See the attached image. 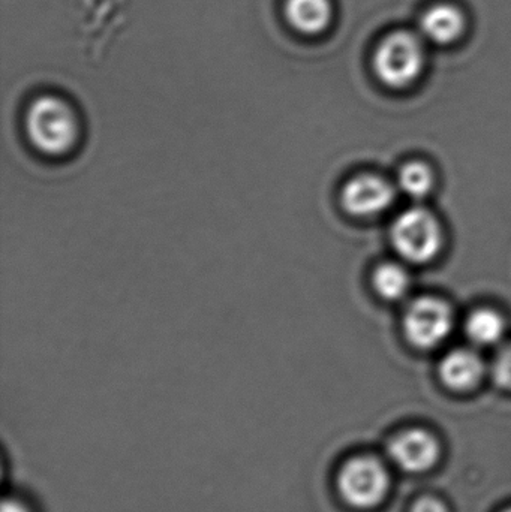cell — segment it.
<instances>
[{"instance_id":"cell-1","label":"cell","mask_w":511,"mask_h":512,"mask_svg":"<svg viewBox=\"0 0 511 512\" xmlns=\"http://www.w3.org/2000/svg\"><path fill=\"white\" fill-rule=\"evenodd\" d=\"M24 125L32 146L50 158L71 155L81 137L77 113L68 101L59 96L36 98L27 108Z\"/></svg>"},{"instance_id":"cell-2","label":"cell","mask_w":511,"mask_h":512,"mask_svg":"<svg viewBox=\"0 0 511 512\" xmlns=\"http://www.w3.org/2000/svg\"><path fill=\"white\" fill-rule=\"evenodd\" d=\"M393 248L402 259L423 265L434 261L444 248L440 219L423 207L405 210L390 228Z\"/></svg>"},{"instance_id":"cell-3","label":"cell","mask_w":511,"mask_h":512,"mask_svg":"<svg viewBox=\"0 0 511 512\" xmlns=\"http://www.w3.org/2000/svg\"><path fill=\"white\" fill-rule=\"evenodd\" d=\"M425 54L416 36L407 32L390 35L375 53L378 78L393 89L411 86L422 74Z\"/></svg>"},{"instance_id":"cell-4","label":"cell","mask_w":511,"mask_h":512,"mask_svg":"<svg viewBox=\"0 0 511 512\" xmlns=\"http://www.w3.org/2000/svg\"><path fill=\"white\" fill-rule=\"evenodd\" d=\"M455 325L453 309L437 297H422L408 306L404 315V333L414 348L429 351L449 339Z\"/></svg>"},{"instance_id":"cell-5","label":"cell","mask_w":511,"mask_h":512,"mask_svg":"<svg viewBox=\"0 0 511 512\" xmlns=\"http://www.w3.org/2000/svg\"><path fill=\"white\" fill-rule=\"evenodd\" d=\"M338 489L351 507L374 508L386 498L389 475L378 460L357 457L339 472Z\"/></svg>"},{"instance_id":"cell-6","label":"cell","mask_w":511,"mask_h":512,"mask_svg":"<svg viewBox=\"0 0 511 512\" xmlns=\"http://www.w3.org/2000/svg\"><path fill=\"white\" fill-rule=\"evenodd\" d=\"M396 198V189L389 180L377 174L351 177L341 191V206L354 218L369 219L387 212Z\"/></svg>"},{"instance_id":"cell-7","label":"cell","mask_w":511,"mask_h":512,"mask_svg":"<svg viewBox=\"0 0 511 512\" xmlns=\"http://www.w3.org/2000/svg\"><path fill=\"white\" fill-rule=\"evenodd\" d=\"M389 453L404 471L425 472L437 463L440 445L428 432L410 430L390 442Z\"/></svg>"},{"instance_id":"cell-8","label":"cell","mask_w":511,"mask_h":512,"mask_svg":"<svg viewBox=\"0 0 511 512\" xmlns=\"http://www.w3.org/2000/svg\"><path fill=\"white\" fill-rule=\"evenodd\" d=\"M441 381L450 390L468 391L476 388L485 375V363L477 352L468 348H458L450 351L441 360Z\"/></svg>"},{"instance_id":"cell-9","label":"cell","mask_w":511,"mask_h":512,"mask_svg":"<svg viewBox=\"0 0 511 512\" xmlns=\"http://www.w3.org/2000/svg\"><path fill=\"white\" fill-rule=\"evenodd\" d=\"M330 0H287L285 15L291 26L305 35H317L332 20Z\"/></svg>"},{"instance_id":"cell-10","label":"cell","mask_w":511,"mask_h":512,"mask_svg":"<svg viewBox=\"0 0 511 512\" xmlns=\"http://www.w3.org/2000/svg\"><path fill=\"white\" fill-rule=\"evenodd\" d=\"M422 32L435 44H450L465 30V17L452 5H437L422 17Z\"/></svg>"},{"instance_id":"cell-11","label":"cell","mask_w":511,"mask_h":512,"mask_svg":"<svg viewBox=\"0 0 511 512\" xmlns=\"http://www.w3.org/2000/svg\"><path fill=\"white\" fill-rule=\"evenodd\" d=\"M506 318L491 307L474 310L465 322L468 339L477 346H494L506 336Z\"/></svg>"},{"instance_id":"cell-12","label":"cell","mask_w":511,"mask_h":512,"mask_svg":"<svg viewBox=\"0 0 511 512\" xmlns=\"http://www.w3.org/2000/svg\"><path fill=\"white\" fill-rule=\"evenodd\" d=\"M375 292L386 301H399L410 292L411 276L401 264L384 262L372 274Z\"/></svg>"},{"instance_id":"cell-13","label":"cell","mask_w":511,"mask_h":512,"mask_svg":"<svg viewBox=\"0 0 511 512\" xmlns=\"http://www.w3.org/2000/svg\"><path fill=\"white\" fill-rule=\"evenodd\" d=\"M398 186L405 195L423 200L435 188V173L426 162L410 161L399 170Z\"/></svg>"},{"instance_id":"cell-14","label":"cell","mask_w":511,"mask_h":512,"mask_svg":"<svg viewBox=\"0 0 511 512\" xmlns=\"http://www.w3.org/2000/svg\"><path fill=\"white\" fill-rule=\"evenodd\" d=\"M494 379L498 387L511 391V343L495 358Z\"/></svg>"},{"instance_id":"cell-15","label":"cell","mask_w":511,"mask_h":512,"mask_svg":"<svg viewBox=\"0 0 511 512\" xmlns=\"http://www.w3.org/2000/svg\"><path fill=\"white\" fill-rule=\"evenodd\" d=\"M411 512H447V508L437 499L423 498L414 505Z\"/></svg>"},{"instance_id":"cell-16","label":"cell","mask_w":511,"mask_h":512,"mask_svg":"<svg viewBox=\"0 0 511 512\" xmlns=\"http://www.w3.org/2000/svg\"><path fill=\"white\" fill-rule=\"evenodd\" d=\"M2 512H30V510L23 502L17 501V499H8L2 504Z\"/></svg>"},{"instance_id":"cell-17","label":"cell","mask_w":511,"mask_h":512,"mask_svg":"<svg viewBox=\"0 0 511 512\" xmlns=\"http://www.w3.org/2000/svg\"><path fill=\"white\" fill-rule=\"evenodd\" d=\"M506 512H511V510H509V511H506Z\"/></svg>"}]
</instances>
